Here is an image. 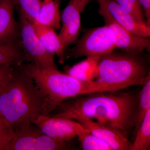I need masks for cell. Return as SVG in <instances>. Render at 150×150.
Returning <instances> with one entry per match:
<instances>
[{
	"label": "cell",
	"mask_w": 150,
	"mask_h": 150,
	"mask_svg": "<svg viewBox=\"0 0 150 150\" xmlns=\"http://www.w3.org/2000/svg\"><path fill=\"white\" fill-rule=\"evenodd\" d=\"M105 1L111 15L119 24L134 35L146 38L150 37V26L140 24L114 0Z\"/></svg>",
	"instance_id": "4fadbf2b"
},
{
	"label": "cell",
	"mask_w": 150,
	"mask_h": 150,
	"mask_svg": "<svg viewBox=\"0 0 150 150\" xmlns=\"http://www.w3.org/2000/svg\"><path fill=\"white\" fill-rule=\"evenodd\" d=\"M136 136L130 150H146L150 144V109L148 110L142 124L136 133Z\"/></svg>",
	"instance_id": "d6986e66"
},
{
	"label": "cell",
	"mask_w": 150,
	"mask_h": 150,
	"mask_svg": "<svg viewBox=\"0 0 150 150\" xmlns=\"http://www.w3.org/2000/svg\"><path fill=\"white\" fill-rule=\"evenodd\" d=\"M61 21L58 3L54 0L43 1L34 23L57 29L61 27Z\"/></svg>",
	"instance_id": "9a60e30c"
},
{
	"label": "cell",
	"mask_w": 150,
	"mask_h": 150,
	"mask_svg": "<svg viewBox=\"0 0 150 150\" xmlns=\"http://www.w3.org/2000/svg\"><path fill=\"white\" fill-rule=\"evenodd\" d=\"M100 56L87 57V59L71 67L67 68L66 74L84 81H94Z\"/></svg>",
	"instance_id": "2e32d148"
},
{
	"label": "cell",
	"mask_w": 150,
	"mask_h": 150,
	"mask_svg": "<svg viewBox=\"0 0 150 150\" xmlns=\"http://www.w3.org/2000/svg\"><path fill=\"white\" fill-rule=\"evenodd\" d=\"M76 134L83 150H113L106 142L86 130L80 123L76 129Z\"/></svg>",
	"instance_id": "ac0fdd59"
},
{
	"label": "cell",
	"mask_w": 150,
	"mask_h": 150,
	"mask_svg": "<svg viewBox=\"0 0 150 150\" xmlns=\"http://www.w3.org/2000/svg\"><path fill=\"white\" fill-rule=\"evenodd\" d=\"M139 53L113 51L101 56L97 65L95 79L118 90L134 85H144L150 80V71Z\"/></svg>",
	"instance_id": "277c9868"
},
{
	"label": "cell",
	"mask_w": 150,
	"mask_h": 150,
	"mask_svg": "<svg viewBox=\"0 0 150 150\" xmlns=\"http://www.w3.org/2000/svg\"><path fill=\"white\" fill-rule=\"evenodd\" d=\"M69 119H75L84 129L106 142L113 150H130L132 143L112 129L99 125L88 117L80 114L71 115Z\"/></svg>",
	"instance_id": "8fae6325"
},
{
	"label": "cell",
	"mask_w": 150,
	"mask_h": 150,
	"mask_svg": "<svg viewBox=\"0 0 150 150\" xmlns=\"http://www.w3.org/2000/svg\"><path fill=\"white\" fill-rule=\"evenodd\" d=\"M116 48L105 25L86 31L74 47L65 52V59L81 56L101 57Z\"/></svg>",
	"instance_id": "5b68a950"
},
{
	"label": "cell",
	"mask_w": 150,
	"mask_h": 150,
	"mask_svg": "<svg viewBox=\"0 0 150 150\" xmlns=\"http://www.w3.org/2000/svg\"><path fill=\"white\" fill-rule=\"evenodd\" d=\"M144 9L146 24L150 26V0H139Z\"/></svg>",
	"instance_id": "d4e9b609"
},
{
	"label": "cell",
	"mask_w": 150,
	"mask_h": 150,
	"mask_svg": "<svg viewBox=\"0 0 150 150\" xmlns=\"http://www.w3.org/2000/svg\"><path fill=\"white\" fill-rule=\"evenodd\" d=\"M81 1L70 0L61 15L62 26L58 35L65 51L77 39L80 32Z\"/></svg>",
	"instance_id": "30bf717a"
},
{
	"label": "cell",
	"mask_w": 150,
	"mask_h": 150,
	"mask_svg": "<svg viewBox=\"0 0 150 150\" xmlns=\"http://www.w3.org/2000/svg\"><path fill=\"white\" fill-rule=\"evenodd\" d=\"M29 61L22 45L17 42L0 45V65L6 63L21 64Z\"/></svg>",
	"instance_id": "e0dca14e"
},
{
	"label": "cell",
	"mask_w": 150,
	"mask_h": 150,
	"mask_svg": "<svg viewBox=\"0 0 150 150\" xmlns=\"http://www.w3.org/2000/svg\"><path fill=\"white\" fill-rule=\"evenodd\" d=\"M107 92L82 95L66 100L58 105L59 113L51 115L65 119L74 114L84 115L128 139L136 123L139 95L129 92L119 94Z\"/></svg>",
	"instance_id": "6da1fadb"
},
{
	"label": "cell",
	"mask_w": 150,
	"mask_h": 150,
	"mask_svg": "<svg viewBox=\"0 0 150 150\" xmlns=\"http://www.w3.org/2000/svg\"><path fill=\"white\" fill-rule=\"evenodd\" d=\"M15 4H18L19 11L25 18L31 23L35 22L38 14L42 5V0H15Z\"/></svg>",
	"instance_id": "7402d4cb"
},
{
	"label": "cell",
	"mask_w": 150,
	"mask_h": 150,
	"mask_svg": "<svg viewBox=\"0 0 150 150\" xmlns=\"http://www.w3.org/2000/svg\"><path fill=\"white\" fill-rule=\"evenodd\" d=\"M40 131L53 139L70 142L76 137V129L79 123L71 119L51 115H41L32 121Z\"/></svg>",
	"instance_id": "9c48e42d"
},
{
	"label": "cell",
	"mask_w": 150,
	"mask_h": 150,
	"mask_svg": "<svg viewBox=\"0 0 150 150\" xmlns=\"http://www.w3.org/2000/svg\"><path fill=\"white\" fill-rule=\"evenodd\" d=\"M35 33L46 51L50 54H56L59 62L63 64L65 60L64 51L62 47L59 35L54 28L34 23L33 24Z\"/></svg>",
	"instance_id": "5bb4252c"
},
{
	"label": "cell",
	"mask_w": 150,
	"mask_h": 150,
	"mask_svg": "<svg viewBox=\"0 0 150 150\" xmlns=\"http://www.w3.org/2000/svg\"><path fill=\"white\" fill-rule=\"evenodd\" d=\"M42 1H45V0H42Z\"/></svg>",
	"instance_id": "4316f807"
},
{
	"label": "cell",
	"mask_w": 150,
	"mask_h": 150,
	"mask_svg": "<svg viewBox=\"0 0 150 150\" xmlns=\"http://www.w3.org/2000/svg\"><path fill=\"white\" fill-rule=\"evenodd\" d=\"M23 67L38 87L47 96V112L50 115L53 110L66 100L82 95L100 92L118 91V88L97 81L79 80L58 69H40L33 63Z\"/></svg>",
	"instance_id": "3957f363"
},
{
	"label": "cell",
	"mask_w": 150,
	"mask_h": 150,
	"mask_svg": "<svg viewBox=\"0 0 150 150\" xmlns=\"http://www.w3.org/2000/svg\"><path fill=\"white\" fill-rule=\"evenodd\" d=\"M47 96L38 87L23 64L15 66L12 74L0 90V113L15 131L32 124L47 112Z\"/></svg>",
	"instance_id": "7a4b0ae2"
},
{
	"label": "cell",
	"mask_w": 150,
	"mask_h": 150,
	"mask_svg": "<svg viewBox=\"0 0 150 150\" xmlns=\"http://www.w3.org/2000/svg\"><path fill=\"white\" fill-rule=\"evenodd\" d=\"M15 130L0 113V150H4L15 136Z\"/></svg>",
	"instance_id": "603a6c76"
},
{
	"label": "cell",
	"mask_w": 150,
	"mask_h": 150,
	"mask_svg": "<svg viewBox=\"0 0 150 150\" xmlns=\"http://www.w3.org/2000/svg\"><path fill=\"white\" fill-rule=\"evenodd\" d=\"M16 65L13 63L0 65V90L11 76Z\"/></svg>",
	"instance_id": "cb8c5ba5"
},
{
	"label": "cell",
	"mask_w": 150,
	"mask_h": 150,
	"mask_svg": "<svg viewBox=\"0 0 150 150\" xmlns=\"http://www.w3.org/2000/svg\"><path fill=\"white\" fill-rule=\"evenodd\" d=\"M98 1L99 4L98 13L104 19L108 34L116 48L130 52L140 53L144 49L149 51V39L129 32L113 18L108 8L105 0Z\"/></svg>",
	"instance_id": "52a82bcc"
},
{
	"label": "cell",
	"mask_w": 150,
	"mask_h": 150,
	"mask_svg": "<svg viewBox=\"0 0 150 150\" xmlns=\"http://www.w3.org/2000/svg\"><path fill=\"white\" fill-rule=\"evenodd\" d=\"M31 124L15 131V136L4 150H63L71 149L69 142H60L46 136Z\"/></svg>",
	"instance_id": "8992f818"
},
{
	"label": "cell",
	"mask_w": 150,
	"mask_h": 150,
	"mask_svg": "<svg viewBox=\"0 0 150 150\" xmlns=\"http://www.w3.org/2000/svg\"><path fill=\"white\" fill-rule=\"evenodd\" d=\"M143 86V88L139 94V103L137 108L135 132L142 124L147 112L150 109V80Z\"/></svg>",
	"instance_id": "ffe728a7"
},
{
	"label": "cell",
	"mask_w": 150,
	"mask_h": 150,
	"mask_svg": "<svg viewBox=\"0 0 150 150\" xmlns=\"http://www.w3.org/2000/svg\"><path fill=\"white\" fill-rule=\"evenodd\" d=\"M114 1L124 10L129 13L139 23L148 26L145 19L144 9L139 0Z\"/></svg>",
	"instance_id": "44dd1931"
},
{
	"label": "cell",
	"mask_w": 150,
	"mask_h": 150,
	"mask_svg": "<svg viewBox=\"0 0 150 150\" xmlns=\"http://www.w3.org/2000/svg\"><path fill=\"white\" fill-rule=\"evenodd\" d=\"M18 26L22 46L29 61L43 69H58L53 55L46 51L40 42L32 23L20 11Z\"/></svg>",
	"instance_id": "ba28073f"
},
{
	"label": "cell",
	"mask_w": 150,
	"mask_h": 150,
	"mask_svg": "<svg viewBox=\"0 0 150 150\" xmlns=\"http://www.w3.org/2000/svg\"><path fill=\"white\" fill-rule=\"evenodd\" d=\"M89 0H81V6L83 8H85L86 5L88 3Z\"/></svg>",
	"instance_id": "484cf974"
},
{
	"label": "cell",
	"mask_w": 150,
	"mask_h": 150,
	"mask_svg": "<svg viewBox=\"0 0 150 150\" xmlns=\"http://www.w3.org/2000/svg\"><path fill=\"white\" fill-rule=\"evenodd\" d=\"M15 0H0V45L17 42L20 34L14 8Z\"/></svg>",
	"instance_id": "7c38bea8"
}]
</instances>
